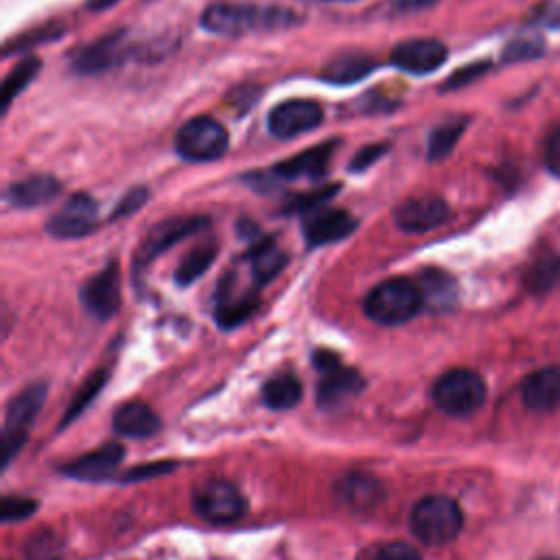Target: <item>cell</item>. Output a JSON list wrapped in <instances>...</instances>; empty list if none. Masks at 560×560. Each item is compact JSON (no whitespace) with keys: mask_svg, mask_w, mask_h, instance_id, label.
<instances>
[{"mask_svg":"<svg viewBox=\"0 0 560 560\" xmlns=\"http://www.w3.org/2000/svg\"><path fill=\"white\" fill-rule=\"evenodd\" d=\"M448 217V206L438 195L409 197L394 208V223L407 234H422L442 225Z\"/></svg>","mask_w":560,"mask_h":560,"instance_id":"obj_11","label":"cell"},{"mask_svg":"<svg viewBox=\"0 0 560 560\" xmlns=\"http://www.w3.org/2000/svg\"><path fill=\"white\" fill-rule=\"evenodd\" d=\"M125 448L118 442H109L98 446L96 451H90L85 455H81L79 459L70 462L63 466V472L77 479H88V481H96V479H105L122 459Z\"/></svg>","mask_w":560,"mask_h":560,"instance_id":"obj_18","label":"cell"},{"mask_svg":"<svg viewBox=\"0 0 560 560\" xmlns=\"http://www.w3.org/2000/svg\"><path fill=\"white\" fill-rule=\"evenodd\" d=\"M324 120V109L311 98H289L276 105L267 116V129L273 138L289 140L313 131Z\"/></svg>","mask_w":560,"mask_h":560,"instance_id":"obj_8","label":"cell"},{"mask_svg":"<svg viewBox=\"0 0 560 560\" xmlns=\"http://www.w3.org/2000/svg\"><path fill=\"white\" fill-rule=\"evenodd\" d=\"M105 378H107L105 372H96V374H92V376L85 381L83 389H81V392L77 394V398L70 402V409H68V413L63 416V424L70 422V418H74L77 413H81L85 405H90V400H92V398L98 394V389L103 387Z\"/></svg>","mask_w":560,"mask_h":560,"instance_id":"obj_34","label":"cell"},{"mask_svg":"<svg viewBox=\"0 0 560 560\" xmlns=\"http://www.w3.org/2000/svg\"><path fill=\"white\" fill-rule=\"evenodd\" d=\"M147 195H149V190H147L144 186H136V188L127 190V192L120 197V201L116 203V208H114V212H112V219L129 217V214H133L136 210H140V208L144 206V201H147Z\"/></svg>","mask_w":560,"mask_h":560,"instance_id":"obj_37","label":"cell"},{"mask_svg":"<svg viewBox=\"0 0 560 560\" xmlns=\"http://www.w3.org/2000/svg\"><path fill=\"white\" fill-rule=\"evenodd\" d=\"M542 55V42L527 37V39H514L505 46L503 59L505 61H527Z\"/></svg>","mask_w":560,"mask_h":560,"instance_id":"obj_35","label":"cell"},{"mask_svg":"<svg viewBox=\"0 0 560 560\" xmlns=\"http://www.w3.org/2000/svg\"><path fill=\"white\" fill-rule=\"evenodd\" d=\"M287 265V254L276 245L273 238H258L249 249V267L256 284L271 282Z\"/></svg>","mask_w":560,"mask_h":560,"instance_id":"obj_23","label":"cell"},{"mask_svg":"<svg viewBox=\"0 0 560 560\" xmlns=\"http://www.w3.org/2000/svg\"><path fill=\"white\" fill-rule=\"evenodd\" d=\"M446 46L433 37L405 39L389 52V63L407 74L422 77L435 72L446 61Z\"/></svg>","mask_w":560,"mask_h":560,"instance_id":"obj_10","label":"cell"},{"mask_svg":"<svg viewBox=\"0 0 560 560\" xmlns=\"http://www.w3.org/2000/svg\"><path fill=\"white\" fill-rule=\"evenodd\" d=\"M39 70H42V61L37 57H26L11 68V72L4 77V83H2V109H7L9 103L35 81Z\"/></svg>","mask_w":560,"mask_h":560,"instance_id":"obj_30","label":"cell"},{"mask_svg":"<svg viewBox=\"0 0 560 560\" xmlns=\"http://www.w3.org/2000/svg\"><path fill=\"white\" fill-rule=\"evenodd\" d=\"M59 542L55 540L52 534H39L33 538L28 545V556L31 560H57V549Z\"/></svg>","mask_w":560,"mask_h":560,"instance_id":"obj_40","label":"cell"},{"mask_svg":"<svg viewBox=\"0 0 560 560\" xmlns=\"http://www.w3.org/2000/svg\"><path fill=\"white\" fill-rule=\"evenodd\" d=\"M217 258V245L214 243H201V245H195L177 265L175 269V282L179 287H188L192 284L195 280H199L206 269L214 262Z\"/></svg>","mask_w":560,"mask_h":560,"instance_id":"obj_27","label":"cell"},{"mask_svg":"<svg viewBox=\"0 0 560 560\" xmlns=\"http://www.w3.org/2000/svg\"><path fill=\"white\" fill-rule=\"evenodd\" d=\"M302 15L287 7L276 4H256L241 0H223L206 7L201 13V26L214 35H254L269 31L295 28L302 24Z\"/></svg>","mask_w":560,"mask_h":560,"instance_id":"obj_1","label":"cell"},{"mask_svg":"<svg viewBox=\"0 0 560 560\" xmlns=\"http://www.w3.org/2000/svg\"><path fill=\"white\" fill-rule=\"evenodd\" d=\"M118 0H85V7L90 9V11H107V9H112L114 4H116Z\"/></svg>","mask_w":560,"mask_h":560,"instance_id":"obj_44","label":"cell"},{"mask_svg":"<svg viewBox=\"0 0 560 560\" xmlns=\"http://www.w3.org/2000/svg\"><path fill=\"white\" fill-rule=\"evenodd\" d=\"M387 153V144H383V142H378V144H368V147H363V149H359L357 153H354V158L350 160V171L352 173H361V171H365V168H370L376 160H381L383 155Z\"/></svg>","mask_w":560,"mask_h":560,"instance_id":"obj_39","label":"cell"},{"mask_svg":"<svg viewBox=\"0 0 560 560\" xmlns=\"http://www.w3.org/2000/svg\"><path fill=\"white\" fill-rule=\"evenodd\" d=\"M335 147H337V140H326L322 144L308 147L306 151L278 162L273 166V173L282 179H302V177L317 179L326 173V166L335 153Z\"/></svg>","mask_w":560,"mask_h":560,"instance_id":"obj_15","label":"cell"},{"mask_svg":"<svg viewBox=\"0 0 560 560\" xmlns=\"http://www.w3.org/2000/svg\"><path fill=\"white\" fill-rule=\"evenodd\" d=\"M337 190H339V186H328V188H319V190H315V192L295 195V197L289 201L287 212L306 214V212H311V210H317V208H322Z\"/></svg>","mask_w":560,"mask_h":560,"instance_id":"obj_33","label":"cell"},{"mask_svg":"<svg viewBox=\"0 0 560 560\" xmlns=\"http://www.w3.org/2000/svg\"><path fill=\"white\" fill-rule=\"evenodd\" d=\"M545 166L560 177V129H556L545 144Z\"/></svg>","mask_w":560,"mask_h":560,"instance_id":"obj_41","label":"cell"},{"mask_svg":"<svg viewBox=\"0 0 560 560\" xmlns=\"http://www.w3.org/2000/svg\"><path fill=\"white\" fill-rule=\"evenodd\" d=\"M525 407L534 411H549L560 405V368L549 365L532 372L521 387Z\"/></svg>","mask_w":560,"mask_h":560,"instance_id":"obj_16","label":"cell"},{"mask_svg":"<svg viewBox=\"0 0 560 560\" xmlns=\"http://www.w3.org/2000/svg\"><path fill=\"white\" fill-rule=\"evenodd\" d=\"M440 0H392L389 11L394 15H409V13H420L431 9L433 4H438Z\"/></svg>","mask_w":560,"mask_h":560,"instance_id":"obj_42","label":"cell"},{"mask_svg":"<svg viewBox=\"0 0 560 560\" xmlns=\"http://www.w3.org/2000/svg\"><path fill=\"white\" fill-rule=\"evenodd\" d=\"M372 560H422V556L409 542L394 540V542L383 545Z\"/></svg>","mask_w":560,"mask_h":560,"instance_id":"obj_38","label":"cell"},{"mask_svg":"<svg viewBox=\"0 0 560 560\" xmlns=\"http://www.w3.org/2000/svg\"><path fill=\"white\" fill-rule=\"evenodd\" d=\"M433 402L448 416H468L486 400L483 378L468 368H453L444 372L431 389Z\"/></svg>","mask_w":560,"mask_h":560,"instance_id":"obj_4","label":"cell"},{"mask_svg":"<svg viewBox=\"0 0 560 560\" xmlns=\"http://www.w3.org/2000/svg\"><path fill=\"white\" fill-rule=\"evenodd\" d=\"M206 225H208L206 217H173L153 225L138 249L140 267H144L147 262H151L153 258H158L160 254H164L166 249L184 241L186 236L197 234Z\"/></svg>","mask_w":560,"mask_h":560,"instance_id":"obj_12","label":"cell"},{"mask_svg":"<svg viewBox=\"0 0 560 560\" xmlns=\"http://www.w3.org/2000/svg\"><path fill=\"white\" fill-rule=\"evenodd\" d=\"M462 510L444 494H429L420 499L409 514V525L413 536L431 547L448 545L462 532Z\"/></svg>","mask_w":560,"mask_h":560,"instance_id":"obj_3","label":"cell"},{"mask_svg":"<svg viewBox=\"0 0 560 560\" xmlns=\"http://www.w3.org/2000/svg\"><path fill=\"white\" fill-rule=\"evenodd\" d=\"M337 497L339 501L350 508V510H372L381 497H383V488L381 483L365 472H350L346 475L339 483H337Z\"/></svg>","mask_w":560,"mask_h":560,"instance_id":"obj_22","label":"cell"},{"mask_svg":"<svg viewBox=\"0 0 560 560\" xmlns=\"http://www.w3.org/2000/svg\"><path fill=\"white\" fill-rule=\"evenodd\" d=\"M258 300L256 295H232V293H221L217 308H214V319L221 328H236L249 315L256 311Z\"/></svg>","mask_w":560,"mask_h":560,"instance_id":"obj_28","label":"cell"},{"mask_svg":"<svg viewBox=\"0 0 560 560\" xmlns=\"http://www.w3.org/2000/svg\"><path fill=\"white\" fill-rule=\"evenodd\" d=\"M160 429L158 413L140 400L125 402L114 413V431L122 438H149Z\"/></svg>","mask_w":560,"mask_h":560,"instance_id":"obj_21","label":"cell"},{"mask_svg":"<svg viewBox=\"0 0 560 560\" xmlns=\"http://www.w3.org/2000/svg\"><path fill=\"white\" fill-rule=\"evenodd\" d=\"M175 151L188 162H212L225 155L230 136L225 127L212 116H195L186 120L175 133Z\"/></svg>","mask_w":560,"mask_h":560,"instance_id":"obj_5","label":"cell"},{"mask_svg":"<svg viewBox=\"0 0 560 560\" xmlns=\"http://www.w3.org/2000/svg\"><path fill=\"white\" fill-rule=\"evenodd\" d=\"M357 219L341 208H317L304 214L302 234L311 247H319L332 241L346 238L354 232Z\"/></svg>","mask_w":560,"mask_h":560,"instance_id":"obj_14","label":"cell"},{"mask_svg":"<svg viewBox=\"0 0 560 560\" xmlns=\"http://www.w3.org/2000/svg\"><path fill=\"white\" fill-rule=\"evenodd\" d=\"M192 510L208 523L228 525L245 514L247 501L234 483L223 479H210L195 488Z\"/></svg>","mask_w":560,"mask_h":560,"instance_id":"obj_7","label":"cell"},{"mask_svg":"<svg viewBox=\"0 0 560 560\" xmlns=\"http://www.w3.org/2000/svg\"><path fill=\"white\" fill-rule=\"evenodd\" d=\"M302 398V383L298 376L284 372L271 376L262 385V402L269 409H291L300 402Z\"/></svg>","mask_w":560,"mask_h":560,"instance_id":"obj_25","label":"cell"},{"mask_svg":"<svg viewBox=\"0 0 560 560\" xmlns=\"http://www.w3.org/2000/svg\"><path fill=\"white\" fill-rule=\"evenodd\" d=\"M418 287L422 291L424 304H429L433 308H446L455 300V282L448 273H444L440 269L424 271L420 276Z\"/></svg>","mask_w":560,"mask_h":560,"instance_id":"obj_29","label":"cell"},{"mask_svg":"<svg viewBox=\"0 0 560 560\" xmlns=\"http://www.w3.org/2000/svg\"><path fill=\"white\" fill-rule=\"evenodd\" d=\"M374 70V59L363 52H346L341 57H335L328 61V66L322 70V79L328 83H357L363 77H368Z\"/></svg>","mask_w":560,"mask_h":560,"instance_id":"obj_24","label":"cell"},{"mask_svg":"<svg viewBox=\"0 0 560 560\" xmlns=\"http://www.w3.org/2000/svg\"><path fill=\"white\" fill-rule=\"evenodd\" d=\"M83 308L96 319H109L120 306V276L116 262L103 267L96 276L83 282L79 291Z\"/></svg>","mask_w":560,"mask_h":560,"instance_id":"obj_13","label":"cell"},{"mask_svg":"<svg viewBox=\"0 0 560 560\" xmlns=\"http://www.w3.org/2000/svg\"><path fill=\"white\" fill-rule=\"evenodd\" d=\"M44 400H46L44 383H33L9 400L7 411H4V427H2V462H4V466L11 462V457L24 444L26 429L39 413Z\"/></svg>","mask_w":560,"mask_h":560,"instance_id":"obj_6","label":"cell"},{"mask_svg":"<svg viewBox=\"0 0 560 560\" xmlns=\"http://www.w3.org/2000/svg\"><path fill=\"white\" fill-rule=\"evenodd\" d=\"M365 381L363 376L346 365H337L322 374L319 387H317V400L322 407H337L343 400L357 396L363 389Z\"/></svg>","mask_w":560,"mask_h":560,"instance_id":"obj_20","label":"cell"},{"mask_svg":"<svg viewBox=\"0 0 560 560\" xmlns=\"http://www.w3.org/2000/svg\"><path fill=\"white\" fill-rule=\"evenodd\" d=\"M560 282V254H545L527 271V287L534 293H547Z\"/></svg>","mask_w":560,"mask_h":560,"instance_id":"obj_31","label":"cell"},{"mask_svg":"<svg viewBox=\"0 0 560 560\" xmlns=\"http://www.w3.org/2000/svg\"><path fill=\"white\" fill-rule=\"evenodd\" d=\"M122 37H125V33L116 31V33H109V35L83 46L72 59L74 70L81 74H98L103 70H109L120 59Z\"/></svg>","mask_w":560,"mask_h":560,"instance_id":"obj_19","label":"cell"},{"mask_svg":"<svg viewBox=\"0 0 560 560\" xmlns=\"http://www.w3.org/2000/svg\"><path fill=\"white\" fill-rule=\"evenodd\" d=\"M0 508H2V523H13L31 516L37 510V503L26 497H4Z\"/></svg>","mask_w":560,"mask_h":560,"instance_id":"obj_36","label":"cell"},{"mask_svg":"<svg viewBox=\"0 0 560 560\" xmlns=\"http://www.w3.org/2000/svg\"><path fill=\"white\" fill-rule=\"evenodd\" d=\"M311 2H357V0H311Z\"/></svg>","mask_w":560,"mask_h":560,"instance_id":"obj_45","label":"cell"},{"mask_svg":"<svg viewBox=\"0 0 560 560\" xmlns=\"http://www.w3.org/2000/svg\"><path fill=\"white\" fill-rule=\"evenodd\" d=\"M59 190H61V184L57 177L48 173H37L20 182H13L4 190V199L13 208H35L52 201L59 195Z\"/></svg>","mask_w":560,"mask_h":560,"instance_id":"obj_17","label":"cell"},{"mask_svg":"<svg viewBox=\"0 0 560 560\" xmlns=\"http://www.w3.org/2000/svg\"><path fill=\"white\" fill-rule=\"evenodd\" d=\"M542 560H553V558H542Z\"/></svg>","mask_w":560,"mask_h":560,"instance_id":"obj_46","label":"cell"},{"mask_svg":"<svg viewBox=\"0 0 560 560\" xmlns=\"http://www.w3.org/2000/svg\"><path fill=\"white\" fill-rule=\"evenodd\" d=\"M96 221H98L96 201L85 192H74L48 219L46 232L55 238H81L96 228Z\"/></svg>","mask_w":560,"mask_h":560,"instance_id":"obj_9","label":"cell"},{"mask_svg":"<svg viewBox=\"0 0 560 560\" xmlns=\"http://www.w3.org/2000/svg\"><path fill=\"white\" fill-rule=\"evenodd\" d=\"M173 464H151V466H142V468H133L129 470V475L125 479H144V477H153V475H164V470H171Z\"/></svg>","mask_w":560,"mask_h":560,"instance_id":"obj_43","label":"cell"},{"mask_svg":"<svg viewBox=\"0 0 560 560\" xmlns=\"http://www.w3.org/2000/svg\"><path fill=\"white\" fill-rule=\"evenodd\" d=\"M466 125H468V118H464V116L448 118V120L440 122V125L429 133V140H427V158H429L431 162L446 158V155L455 149V144H457V140L462 138Z\"/></svg>","mask_w":560,"mask_h":560,"instance_id":"obj_26","label":"cell"},{"mask_svg":"<svg viewBox=\"0 0 560 560\" xmlns=\"http://www.w3.org/2000/svg\"><path fill=\"white\" fill-rule=\"evenodd\" d=\"M490 68H492V63H490V61H472V63H468V66H464V68L455 70V72L446 79V83H444L440 90H442V92L459 90V88H464V85H468V83L477 81L479 77H483Z\"/></svg>","mask_w":560,"mask_h":560,"instance_id":"obj_32","label":"cell"},{"mask_svg":"<svg viewBox=\"0 0 560 560\" xmlns=\"http://www.w3.org/2000/svg\"><path fill=\"white\" fill-rule=\"evenodd\" d=\"M424 304L418 282L409 278H387L363 300L365 315L381 326H400L413 319Z\"/></svg>","mask_w":560,"mask_h":560,"instance_id":"obj_2","label":"cell"}]
</instances>
